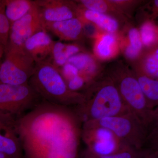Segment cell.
I'll return each mask as SVG.
<instances>
[{
    "instance_id": "obj_1",
    "label": "cell",
    "mask_w": 158,
    "mask_h": 158,
    "mask_svg": "<svg viewBox=\"0 0 158 158\" xmlns=\"http://www.w3.org/2000/svg\"><path fill=\"white\" fill-rule=\"evenodd\" d=\"M81 122L73 108L43 101L16 121L26 158H78Z\"/></svg>"
},
{
    "instance_id": "obj_2",
    "label": "cell",
    "mask_w": 158,
    "mask_h": 158,
    "mask_svg": "<svg viewBox=\"0 0 158 158\" xmlns=\"http://www.w3.org/2000/svg\"><path fill=\"white\" fill-rule=\"evenodd\" d=\"M43 100L73 108L83 103L84 94L69 90L60 72L49 59L36 63L28 81Z\"/></svg>"
},
{
    "instance_id": "obj_3",
    "label": "cell",
    "mask_w": 158,
    "mask_h": 158,
    "mask_svg": "<svg viewBox=\"0 0 158 158\" xmlns=\"http://www.w3.org/2000/svg\"><path fill=\"white\" fill-rule=\"evenodd\" d=\"M93 87L84 94L83 103L73 108L81 123L131 113L113 81L101 82Z\"/></svg>"
},
{
    "instance_id": "obj_4",
    "label": "cell",
    "mask_w": 158,
    "mask_h": 158,
    "mask_svg": "<svg viewBox=\"0 0 158 158\" xmlns=\"http://www.w3.org/2000/svg\"><path fill=\"white\" fill-rule=\"evenodd\" d=\"M85 123L110 130L123 144L136 150L142 149L153 135L152 131L131 113Z\"/></svg>"
},
{
    "instance_id": "obj_5",
    "label": "cell",
    "mask_w": 158,
    "mask_h": 158,
    "mask_svg": "<svg viewBox=\"0 0 158 158\" xmlns=\"http://www.w3.org/2000/svg\"><path fill=\"white\" fill-rule=\"evenodd\" d=\"M43 101L28 83L20 85L0 83V115L17 120Z\"/></svg>"
},
{
    "instance_id": "obj_6",
    "label": "cell",
    "mask_w": 158,
    "mask_h": 158,
    "mask_svg": "<svg viewBox=\"0 0 158 158\" xmlns=\"http://www.w3.org/2000/svg\"><path fill=\"white\" fill-rule=\"evenodd\" d=\"M5 59L0 65V83L13 85L27 84L36 63L23 48L7 46Z\"/></svg>"
},
{
    "instance_id": "obj_7",
    "label": "cell",
    "mask_w": 158,
    "mask_h": 158,
    "mask_svg": "<svg viewBox=\"0 0 158 158\" xmlns=\"http://www.w3.org/2000/svg\"><path fill=\"white\" fill-rule=\"evenodd\" d=\"M81 137L91 153L98 156H106L118 152L126 145L123 144L110 130L84 123Z\"/></svg>"
},
{
    "instance_id": "obj_8",
    "label": "cell",
    "mask_w": 158,
    "mask_h": 158,
    "mask_svg": "<svg viewBox=\"0 0 158 158\" xmlns=\"http://www.w3.org/2000/svg\"><path fill=\"white\" fill-rule=\"evenodd\" d=\"M44 30L46 31L44 23L33 2V6L28 13L11 25L7 46L23 48L30 37Z\"/></svg>"
},
{
    "instance_id": "obj_9",
    "label": "cell",
    "mask_w": 158,
    "mask_h": 158,
    "mask_svg": "<svg viewBox=\"0 0 158 158\" xmlns=\"http://www.w3.org/2000/svg\"><path fill=\"white\" fill-rule=\"evenodd\" d=\"M33 2L44 23L62 21L77 17V6L71 1L34 0Z\"/></svg>"
},
{
    "instance_id": "obj_10",
    "label": "cell",
    "mask_w": 158,
    "mask_h": 158,
    "mask_svg": "<svg viewBox=\"0 0 158 158\" xmlns=\"http://www.w3.org/2000/svg\"><path fill=\"white\" fill-rule=\"evenodd\" d=\"M16 121L10 116L0 115V152L11 158H24Z\"/></svg>"
},
{
    "instance_id": "obj_11",
    "label": "cell",
    "mask_w": 158,
    "mask_h": 158,
    "mask_svg": "<svg viewBox=\"0 0 158 158\" xmlns=\"http://www.w3.org/2000/svg\"><path fill=\"white\" fill-rule=\"evenodd\" d=\"M54 43L48 32L44 30L30 37L23 48L37 63L50 59Z\"/></svg>"
},
{
    "instance_id": "obj_12",
    "label": "cell",
    "mask_w": 158,
    "mask_h": 158,
    "mask_svg": "<svg viewBox=\"0 0 158 158\" xmlns=\"http://www.w3.org/2000/svg\"><path fill=\"white\" fill-rule=\"evenodd\" d=\"M44 26L48 32L52 33L62 40H77L83 33V23L77 18L57 22L44 23Z\"/></svg>"
},
{
    "instance_id": "obj_13",
    "label": "cell",
    "mask_w": 158,
    "mask_h": 158,
    "mask_svg": "<svg viewBox=\"0 0 158 158\" xmlns=\"http://www.w3.org/2000/svg\"><path fill=\"white\" fill-rule=\"evenodd\" d=\"M80 48L77 44H66L55 41L52 54L49 60L55 66L65 65L71 57L80 52Z\"/></svg>"
},
{
    "instance_id": "obj_14",
    "label": "cell",
    "mask_w": 158,
    "mask_h": 158,
    "mask_svg": "<svg viewBox=\"0 0 158 158\" xmlns=\"http://www.w3.org/2000/svg\"><path fill=\"white\" fill-rule=\"evenodd\" d=\"M5 13L10 25L28 13L33 6L31 0H4Z\"/></svg>"
},
{
    "instance_id": "obj_15",
    "label": "cell",
    "mask_w": 158,
    "mask_h": 158,
    "mask_svg": "<svg viewBox=\"0 0 158 158\" xmlns=\"http://www.w3.org/2000/svg\"><path fill=\"white\" fill-rule=\"evenodd\" d=\"M136 78L150 107L155 110L158 105V80L145 75H139Z\"/></svg>"
},
{
    "instance_id": "obj_16",
    "label": "cell",
    "mask_w": 158,
    "mask_h": 158,
    "mask_svg": "<svg viewBox=\"0 0 158 158\" xmlns=\"http://www.w3.org/2000/svg\"><path fill=\"white\" fill-rule=\"evenodd\" d=\"M83 15L85 19L94 23L100 28L108 32L113 33L118 30V22L105 13L86 10L84 11Z\"/></svg>"
},
{
    "instance_id": "obj_17",
    "label": "cell",
    "mask_w": 158,
    "mask_h": 158,
    "mask_svg": "<svg viewBox=\"0 0 158 158\" xmlns=\"http://www.w3.org/2000/svg\"><path fill=\"white\" fill-rule=\"evenodd\" d=\"M116 42V38L113 34L103 35L96 44L97 55L103 59L110 58L114 53Z\"/></svg>"
},
{
    "instance_id": "obj_18",
    "label": "cell",
    "mask_w": 158,
    "mask_h": 158,
    "mask_svg": "<svg viewBox=\"0 0 158 158\" xmlns=\"http://www.w3.org/2000/svg\"><path fill=\"white\" fill-rule=\"evenodd\" d=\"M67 63L73 65L81 72H91L94 70L93 59L87 54L79 53L71 57Z\"/></svg>"
},
{
    "instance_id": "obj_19",
    "label": "cell",
    "mask_w": 158,
    "mask_h": 158,
    "mask_svg": "<svg viewBox=\"0 0 158 158\" xmlns=\"http://www.w3.org/2000/svg\"><path fill=\"white\" fill-rule=\"evenodd\" d=\"M130 43L126 48L125 54L128 58L134 59L137 58L142 47L140 33L138 29L132 28L128 33Z\"/></svg>"
},
{
    "instance_id": "obj_20",
    "label": "cell",
    "mask_w": 158,
    "mask_h": 158,
    "mask_svg": "<svg viewBox=\"0 0 158 158\" xmlns=\"http://www.w3.org/2000/svg\"><path fill=\"white\" fill-rule=\"evenodd\" d=\"M10 27V23L5 13L4 0H0V44L4 49L9 42Z\"/></svg>"
},
{
    "instance_id": "obj_21",
    "label": "cell",
    "mask_w": 158,
    "mask_h": 158,
    "mask_svg": "<svg viewBox=\"0 0 158 158\" xmlns=\"http://www.w3.org/2000/svg\"><path fill=\"white\" fill-rule=\"evenodd\" d=\"M140 36L141 41L144 45L152 44L156 39V30L152 23H144L141 27Z\"/></svg>"
},
{
    "instance_id": "obj_22",
    "label": "cell",
    "mask_w": 158,
    "mask_h": 158,
    "mask_svg": "<svg viewBox=\"0 0 158 158\" xmlns=\"http://www.w3.org/2000/svg\"><path fill=\"white\" fill-rule=\"evenodd\" d=\"M88 10L105 13L108 11L107 3L102 0H82L79 1Z\"/></svg>"
},
{
    "instance_id": "obj_23",
    "label": "cell",
    "mask_w": 158,
    "mask_h": 158,
    "mask_svg": "<svg viewBox=\"0 0 158 158\" xmlns=\"http://www.w3.org/2000/svg\"><path fill=\"white\" fill-rule=\"evenodd\" d=\"M158 52L156 51L153 55L146 59L145 67L148 77L152 78H156L158 75Z\"/></svg>"
},
{
    "instance_id": "obj_24",
    "label": "cell",
    "mask_w": 158,
    "mask_h": 158,
    "mask_svg": "<svg viewBox=\"0 0 158 158\" xmlns=\"http://www.w3.org/2000/svg\"><path fill=\"white\" fill-rule=\"evenodd\" d=\"M138 151L132 148L126 146L118 152L110 155L98 156L93 154L97 158H134Z\"/></svg>"
},
{
    "instance_id": "obj_25",
    "label": "cell",
    "mask_w": 158,
    "mask_h": 158,
    "mask_svg": "<svg viewBox=\"0 0 158 158\" xmlns=\"http://www.w3.org/2000/svg\"><path fill=\"white\" fill-rule=\"evenodd\" d=\"M66 83L69 90L73 92H77V91L81 89L85 85V79L79 74L69 80Z\"/></svg>"
},
{
    "instance_id": "obj_26",
    "label": "cell",
    "mask_w": 158,
    "mask_h": 158,
    "mask_svg": "<svg viewBox=\"0 0 158 158\" xmlns=\"http://www.w3.org/2000/svg\"><path fill=\"white\" fill-rule=\"evenodd\" d=\"M79 74L78 70L72 64L66 63L62 66V73L61 75L64 80L65 79L67 81Z\"/></svg>"
},
{
    "instance_id": "obj_27",
    "label": "cell",
    "mask_w": 158,
    "mask_h": 158,
    "mask_svg": "<svg viewBox=\"0 0 158 158\" xmlns=\"http://www.w3.org/2000/svg\"><path fill=\"white\" fill-rule=\"evenodd\" d=\"M134 158H158V150L154 148L140 150Z\"/></svg>"
},
{
    "instance_id": "obj_28",
    "label": "cell",
    "mask_w": 158,
    "mask_h": 158,
    "mask_svg": "<svg viewBox=\"0 0 158 158\" xmlns=\"http://www.w3.org/2000/svg\"><path fill=\"white\" fill-rule=\"evenodd\" d=\"M78 158H97L95 156L89 151L88 149H86L81 154L79 155Z\"/></svg>"
},
{
    "instance_id": "obj_29",
    "label": "cell",
    "mask_w": 158,
    "mask_h": 158,
    "mask_svg": "<svg viewBox=\"0 0 158 158\" xmlns=\"http://www.w3.org/2000/svg\"><path fill=\"white\" fill-rule=\"evenodd\" d=\"M4 51V47L0 44V59L2 58V56L3 52Z\"/></svg>"
},
{
    "instance_id": "obj_30",
    "label": "cell",
    "mask_w": 158,
    "mask_h": 158,
    "mask_svg": "<svg viewBox=\"0 0 158 158\" xmlns=\"http://www.w3.org/2000/svg\"><path fill=\"white\" fill-rule=\"evenodd\" d=\"M0 158H11L9 156L6 155L5 154L3 153L0 152Z\"/></svg>"
},
{
    "instance_id": "obj_31",
    "label": "cell",
    "mask_w": 158,
    "mask_h": 158,
    "mask_svg": "<svg viewBox=\"0 0 158 158\" xmlns=\"http://www.w3.org/2000/svg\"><path fill=\"white\" fill-rule=\"evenodd\" d=\"M155 3L156 6H158V1L157 0V1H155Z\"/></svg>"
}]
</instances>
